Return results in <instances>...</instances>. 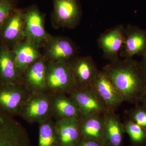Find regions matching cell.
<instances>
[{
	"instance_id": "obj_9",
	"label": "cell",
	"mask_w": 146,
	"mask_h": 146,
	"mask_svg": "<svg viewBox=\"0 0 146 146\" xmlns=\"http://www.w3.org/2000/svg\"><path fill=\"white\" fill-rule=\"evenodd\" d=\"M25 16V35L41 47L50 34L45 28L46 14L40 11L36 5H32L24 9Z\"/></svg>"
},
{
	"instance_id": "obj_23",
	"label": "cell",
	"mask_w": 146,
	"mask_h": 146,
	"mask_svg": "<svg viewBox=\"0 0 146 146\" xmlns=\"http://www.w3.org/2000/svg\"><path fill=\"white\" fill-rule=\"evenodd\" d=\"M125 132L128 134L133 146L146 145V130L127 118L123 123Z\"/></svg>"
},
{
	"instance_id": "obj_6",
	"label": "cell",
	"mask_w": 146,
	"mask_h": 146,
	"mask_svg": "<svg viewBox=\"0 0 146 146\" xmlns=\"http://www.w3.org/2000/svg\"><path fill=\"white\" fill-rule=\"evenodd\" d=\"M19 116L31 124L52 118L50 94L48 92L31 94Z\"/></svg>"
},
{
	"instance_id": "obj_3",
	"label": "cell",
	"mask_w": 146,
	"mask_h": 146,
	"mask_svg": "<svg viewBox=\"0 0 146 146\" xmlns=\"http://www.w3.org/2000/svg\"><path fill=\"white\" fill-rule=\"evenodd\" d=\"M53 9L51 22L53 28L76 29L80 24L82 15L79 0H52Z\"/></svg>"
},
{
	"instance_id": "obj_18",
	"label": "cell",
	"mask_w": 146,
	"mask_h": 146,
	"mask_svg": "<svg viewBox=\"0 0 146 146\" xmlns=\"http://www.w3.org/2000/svg\"><path fill=\"white\" fill-rule=\"evenodd\" d=\"M104 146H121L125 132L123 123L115 112L107 111L103 115Z\"/></svg>"
},
{
	"instance_id": "obj_11",
	"label": "cell",
	"mask_w": 146,
	"mask_h": 146,
	"mask_svg": "<svg viewBox=\"0 0 146 146\" xmlns=\"http://www.w3.org/2000/svg\"><path fill=\"white\" fill-rule=\"evenodd\" d=\"M125 40V26L119 24L102 33L97 40V43L102 51L104 58L110 62L119 59Z\"/></svg>"
},
{
	"instance_id": "obj_5",
	"label": "cell",
	"mask_w": 146,
	"mask_h": 146,
	"mask_svg": "<svg viewBox=\"0 0 146 146\" xmlns=\"http://www.w3.org/2000/svg\"><path fill=\"white\" fill-rule=\"evenodd\" d=\"M0 146H33L23 126L1 108Z\"/></svg>"
},
{
	"instance_id": "obj_20",
	"label": "cell",
	"mask_w": 146,
	"mask_h": 146,
	"mask_svg": "<svg viewBox=\"0 0 146 146\" xmlns=\"http://www.w3.org/2000/svg\"><path fill=\"white\" fill-rule=\"evenodd\" d=\"M80 120L64 119L55 121L59 146H76L81 139Z\"/></svg>"
},
{
	"instance_id": "obj_26",
	"label": "cell",
	"mask_w": 146,
	"mask_h": 146,
	"mask_svg": "<svg viewBox=\"0 0 146 146\" xmlns=\"http://www.w3.org/2000/svg\"><path fill=\"white\" fill-rule=\"evenodd\" d=\"M76 146H104V145L96 140L81 138Z\"/></svg>"
},
{
	"instance_id": "obj_1",
	"label": "cell",
	"mask_w": 146,
	"mask_h": 146,
	"mask_svg": "<svg viewBox=\"0 0 146 146\" xmlns=\"http://www.w3.org/2000/svg\"><path fill=\"white\" fill-rule=\"evenodd\" d=\"M102 70L112 80L123 102L140 103L146 90V76L140 61L133 58H119L105 66Z\"/></svg>"
},
{
	"instance_id": "obj_8",
	"label": "cell",
	"mask_w": 146,
	"mask_h": 146,
	"mask_svg": "<svg viewBox=\"0 0 146 146\" xmlns=\"http://www.w3.org/2000/svg\"><path fill=\"white\" fill-rule=\"evenodd\" d=\"M31 94L24 84H0V108L13 117L19 116Z\"/></svg>"
},
{
	"instance_id": "obj_14",
	"label": "cell",
	"mask_w": 146,
	"mask_h": 146,
	"mask_svg": "<svg viewBox=\"0 0 146 146\" xmlns=\"http://www.w3.org/2000/svg\"><path fill=\"white\" fill-rule=\"evenodd\" d=\"M125 40L119 56L123 58L143 56L146 53V29L128 24L125 27Z\"/></svg>"
},
{
	"instance_id": "obj_16",
	"label": "cell",
	"mask_w": 146,
	"mask_h": 146,
	"mask_svg": "<svg viewBox=\"0 0 146 146\" xmlns=\"http://www.w3.org/2000/svg\"><path fill=\"white\" fill-rule=\"evenodd\" d=\"M24 84L22 73L11 50L0 44V84Z\"/></svg>"
},
{
	"instance_id": "obj_12",
	"label": "cell",
	"mask_w": 146,
	"mask_h": 146,
	"mask_svg": "<svg viewBox=\"0 0 146 146\" xmlns=\"http://www.w3.org/2000/svg\"><path fill=\"white\" fill-rule=\"evenodd\" d=\"M68 96L75 103L82 118L96 114L104 115L108 111L92 86L83 89H76Z\"/></svg>"
},
{
	"instance_id": "obj_4",
	"label": "cell",
	"mask_w": 146,
	"mask_h": 146,
	"mask_svg": "<svg viewBox=\"0 0 146 146\" xmlns=\"http://www.w3.org/2000/svg\"><path fill=\"white\" fill-rule=\"evenodd\" d=\"M78 52L75 43L66 36L50 35L42 46L43 57L48 63L71 62Z\"/></svg>"
},
{
	"instance_id": "obj_24",
	"label": "cell",
	"mask_w": 146,
	"mask_h": 146,
	"mask_svg": "<svg viewBox=\"0 0 146 146\" xmlns=\"http://www.w3.org/2000/svg\"><path fill=\"white\" fill-rule=\"evenodd\" d=\"M127 118L146 130V107L141 103L126 112Z\"/></svg>"
},
{
	"instance_id": "obj_27",
	"label": "cell",
	"mask_w": 146,
	"mask_h": 146,
	"mask_svg": "<svg viewBox=\"0 0 146 146\" xmlns=\"http://www.w3.org/2000/svg\"><path fill=\"white\" fill-rule=\"evenodd\" d=\"M142 59L140 61L141 68L146 76V53L142 56Z\"/></svg>"
},
{
	"instance_id": "obj_10",
	"label": "cell",
	"mask_w": 146,
	"mask_h": 146,
	"mask_svg": "<svg viewBox=\"0 0 146 146\" xmlns=\"http://www.w3.org/2000/svg\"><path fill=\"white\" fill-rule=\"evenodd\" d=\"M91 86L108 111L115 112L123 102L115 84L102 70L98 71Z\"/></svg>"
},
{
	"instance_id": "obj_19",
	"label": "cell",
	"mask_w": 146,
	"mask_h": 146,
	"mask_svg": "<svg viewBox=\"0 0 146 146\" xmlns=\"http://www.w3.org/2000/svg\"><path fill=\"white\" fill-rule=\"evenodd\" d=\"M51 96L52 118L55 121L64 119L82 118L75 103L68 95L56 94Z\"/></svg>"
},
{
	"instance_id": "obj_13",
	"label": "cell",
	"mask_w": 146,
	"mask_h": 146,
	"mask_svg": "<svg viewBox=\"0 0 146 146\" xmlns=\"http://www.w3.org/2000/svg\"><path fill=\"white\" fill-rule=\"evenodd\" d=\"M46 68L47 62L43 56L22 73L24 84L31 94L47 92Z\"/></svg>"
},
{
	"instance_id": "obj_7",
	"label": "cell",
	"mask_w": 146,
	"mask_h": 146,
	"mask_svg": "<svg viewBox=\"0 0 146 146\" xmlns=\"http://www.w3.org/2000/svg\"><path fill=\"white\" fill-rule=\"evenodd\" d=\"M25 23L24 9H16L7 18L0 29V44L11 50L25 39Z\"/></svg>"
},
{
	"instance_id": "obj_21",
	"label": "cell",
	"mask_w": 146,
	"mask_h": 146,
	"mask_svg": "<svg viewBox=\"0 0 146 146\" xmlns=\"http://www.w3.org/2000/svg\"><path fill=\"white\" fill-rule=\"evenodd\" d=\"M81 138L103 142V115L96 114L80 120Z\"/></svg>"
},
{
	"instance_id": "obj_2",
	"label": "cell",
	"mask_w": 146,
	"mask_h": 146,
	"mask_svg": "<svg viewBox=\"0 0 146 146\" xmlns=\"http://www.w3.org/2000/svg\"><path fill=\"white\" fill-rule=\"evenodd\" d=\"M70 63H47L46 84L48 94L69 95L77 89Z\"/></svg>"
},
{
	"instance_id": "obj_17",
	"label": "cell",
	"mask_w": 146,
	"mask_h": 146,
	"mask_svg": "<svg viewBox=\"0 0 146 146\" xmlns=\"http://www.w3.org/2000/svg\"><path fill=\"white\" fill-rule=\"evenodd\" d=\"M11 50L16 65L22 73L31 63L43 57L42 47L27 38Z\"/></svg>"
},
{
	"instance_id": "obj_28",
	"label": "cell",
	"mask_w": 146,
	"mask_h": 146,
	"mask_svg": "<svg viewBox=\"0 0 146 146\" xmlns=\"http://www.w3.org/2000/svg\"><path fill=\"white\" fill-rule=\"evenodd\" d=\"M140 103L146 107V90L145 92L144 93L143 96L142 97Z\"/></svg>"
},
{
	"instance_id": "obj_22",
	"label": "cell",
	"mask_w": 146,
	"mask_h": 146,
	"mask_svg": "<svg viewBox=\"0 0 146 146\" xmlns=\"http://www.w3.org/2000/svg\"><path fill=\"white\" fill-rule=\"evenodd\" d=\"M38 146H59L55 128L52 118L39 123Z\"/></svg>"
},
{
	"instance_id": "obj_15",
	"label": "cell",
	"mask_w": 146,
	"mask_h": 146,
	"mask_svg": "<svg viewBox=\"0 0 146 146\" xmlns=\"http://www.w3.org/2000/svg\"><path fill=\"white\" fill-rule=\"evenodd\" d=\"M77 88L83 89L91 86L99 70L92 56H76L70 63Z\"/></svg>"
},
{
	"instance_id": "obj_25",
	"label": "cell",
	"mask_w": 146,
	"mask_h": 146,
	"mask_svg": "<svg viewBox=\"0 0 146 146\" xmlns=\"http://www.w3.org/2000/svg\"><path fill=\"white\" fill-rule=\"evenodd\" d=\"M18 0H0V29L9 15L18 8Z\"/></svg>"
}]
</instances>
